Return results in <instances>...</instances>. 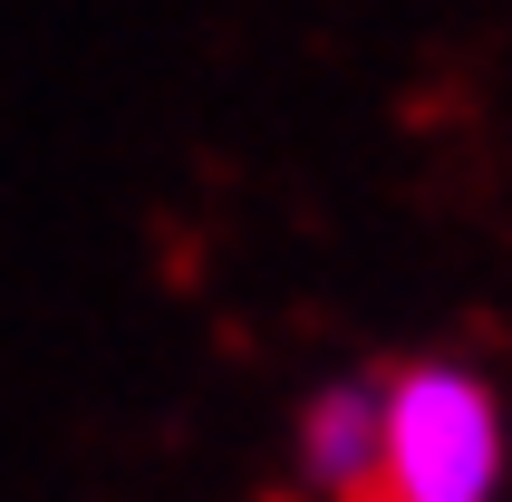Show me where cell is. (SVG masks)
Segmentation results:
<instances>
[{
    "instance_id": "obj_2",
    "label": "cell",
    "mask_w": 512,
    "mask_h": 502,
    "mask_svg": "<svg viewBox=\"0 0 512 502\" xmlns=\"http://www.w3.org/2000/svg\"><path fill=\"white\" fill-rule=\"evenodd\" d=\"M387 445V367H339L290 406V474L319 502H368Z\"/></svg>"
},
{
    "instance_id": "obj_1",
    "label": "cell",
    "mask_w": 512,
    "mask_h": 502,
    "mask_svg": "<svg viewBox=\"0 0 512 502\" xmlns=\"http://www.w3.org/2000/svg\"><path fill=\"white\" fill-rule=\"evenodd\" d=\"M512 483V406L474 358H397L387 367V445L368 502H503Z\"/></svg>"
}]
</instances>
